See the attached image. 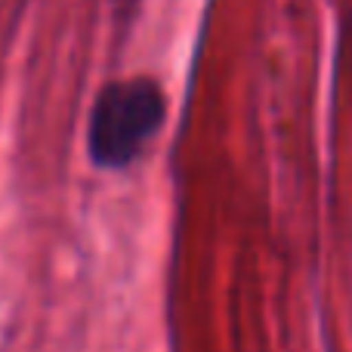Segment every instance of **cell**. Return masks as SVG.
<instances>
[{
    "label": "cell",
    "mask_w": 352,
    "mask_h": 352,
    "mask_svg": "<svg viewBox=\"0 0 352 352\" xmlns=\"http://www.w3.org/2000/svg\"><path fill=\"white\" fill-rule=\"evenodd\" d=\"M167 121V96L155 78H121L96 93L87 124V155L99 170H127Z\"/></svg>",
    "instance_id": "6da1fadb"
}]
</instances>
